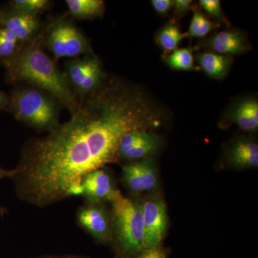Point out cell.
Instances as JSON below:
<instances>
[{
  "label": "cell",
  "instance_id": "cell-28",
  "mask_svg": "<svg viewBox=\"0 0 258 258\" xmlns=\"http://www.w3.org/2000/svg\"><path fill=\"white\" fill-rule=\"evenodd\" d=\"M15 174H16V171L15 169L14 170L8 171L0 167V180L4 179V178H14ZM6 212V209L0 206V215L3 216Z\"/></svg>",
  "mask_w": 258,
  "mask_h": 258
},
{
  "label": "cell",
  "instance_id": "cell-1",
  "mask_svg": "<svg viewBox=\"0 0 258 258\" xmlns=\"http://www.w3.org/2000/svg\"><path fill=\"white\" fill-rule=\"evenodd\" d=\"M153 113L134 88L103 81L79 99L71 119L24 147L15 169L19 196L43 207L82 195L83 178L116 160L122 137L154 123Z\"/></svg>",
  "mask_w": 258,
  "mask_h": 258
},
{
  "label": "cell",
  "instance_id": "cell-25",
  "mask_svg": "<svg viewBox=\"0 0 258 258\" xmlns=\"http://www.w3.org/2000/svg\"><path fill=\"white\" fill-rule=\"evenodd\" d=\"M152 5L154 10L159 15H166L174 5L171 0H153Z\"/></svg>",
  "mask_w": 258,
  "mask_h": 258
},
{
  "label": "cell",
  "instance_id": "cell-27",
  "mask_svg": "<svg viewBox=\"0 0 258 258\" xmlns=\"http://www.w3.org/2000/svg\"><path fill=\"white\" fill-rule=\"evenodd\" d=\"M191 0H175L174 1V6L175 11L179 14L186 13L188 10H189L191 7Z\"/></svg>",
  "mask_w": 258,
  "mask_h": 258
},
{
  "label": "cell",
  "instance_id": "cell-15",
  "mask_svg": "<svg viewBox=\"0 0 258 258\" xmlns=\"http://www.w3.org/2000/svg\"><path fill=\"white\" fill-rule=\"evenodd\" d=\"M230 159L232 164L237 167H257V144L249 141H240L237 142L231 152Z\"/></svg>",
  "mask_w": 258,
  "mask_h": 258
},
{
  "label": "cell",
  "instance_id": "cell-13",
  "mask_svg": "<svg viewBox=\"0 0 258 258\" xmlns=\"http://www.w3.org/2000/svg\"><path fill=\"white\" fill-rule=\"evenodd\" d=\"M99 61L93 54H91L84 58L76 59L67 62L63 74L75 93L88 73Z\"/></svg>",
  "mask_w": 258,
  "mask_h": 258
},
{
  "label": "cell",
  "instance_id": "cell-3",
  "mask_svg": "<svg viewBox=\"0 0 258 258\" xmlns=\"http://www.w3.org/2000/svg\"><path fill=\"white\" fill-rule=\"evenodd\" d=\"M60 102L45 91L29 86L12 93L8 108L15 118L40 130H52L60 124Z\"/></svg>",
  "mask_w": 258,
  "mask_h": 258
},
{
  "label": "cell",
  "instance_id": "cell-24",
  "mask_svg": "<svg viewBox=\"0 0 258 258\" xmlns=\"http://www.w3.org/2000/svg\"><path fill=\"white\" fill-rule=\"evenodd\" d=\"M18 43L6 41L0 38V60L8 58L18 50Z\"/></svg>",
  "mask_w": 258,
  "mask_h": 258
},
{
  "label": "cell",
  "instance_id": "cell-4",
  "mask_svg": "<svg viewBox=\"0 0 258 258\" xmlns=\"http://www.w3.org/2000/svg\"><path fill=\"white\" fill-rule=\"evenodd\" d=\"M111 202L113 226L120 247L129 253L142 252L145 249L142 204L124 198L119 191Z\"/></svg>",
  "mask_w": 258,
  "mask_h": 258
},
{
  "label": "cell",
  "instance_id": "cell-19",
  "mask_svg": "<svg viewBox=\"0 0 258 258\" xmlns=\"http://www.w3.org/2000/svg\"><path fill=\"white\" fill-rule=\"evenodd\" d=\"M166 63L171 69L179 71H191L195 69L192 51L189 48L176 49L171 55L166 56Z\"/></svg>",
  "mask_w": 258,
  "mask_h": 258
},
{
  "label": "cell",
  "instance_id": "cell-9",
  "mask_svg": "<svg viewBox=\"0 0 258 258\" xmlns=\"http://www.w3.org/2000/svg\"><path fill=\"white\" fill-rule=\"evenodd\" d=\"M78 220L83 228L97 240L105 241L109 238L111 223L103 208L94 205L82 208L78 214Z\"/></svg>",
  "mask_w": 258,
  "mask_h": 258
},
{
  "label": "cell",
  "instance_id": "cell-8",
  "mask_svg": "<svg viewBox=\"0 0 258 258\" xmlns=\"http://www.w3.org/2000/svg\"><path fill=\"white\" fill-rule=\"evenodd\" d=\"M83 195L89 203H101L111 201L118 190L115 189L110 176L102 169H97L83 178Z\"/></svg>",
  "mask_w": 258,
  "mask_h": 258
},
{
  "label": "cell",
  "instance_id": "cell-20",
  "mask_svg": "<svg viewBox=\"0 0 258 258\" xmlns=\"http://www.w3.org/2000/svg\"><path fill=\"white\" fill-rule=\"evenodd\" d=\"M216 27V24L210 21L201 12L195 10L186 35L190 37L202 38L207 36Z\"/></svg>",
  "mask_w": 258,
  "mask_h": 258
},
{
  "label": "cell",
  "instance_id": "cell-17",
  "mask_svg": "<svg viewBox=\"0 0 258 258\" xmlns=\"http://www.w3.org/2000/svg\"><path fill=\"white\" fill-rule=\"evenodd\" d=\"M158 142L157 136L150 132L145 139L131 148L123 159L137 160L152 155L157 151Z\"/></svg>",
  "mask_w": 258,
  "mask_h": 258
},
{
  "label": "cell",
  "instance_id": "cell-14",
  "mask_svg": "<svg viewBox=\"0 0 258 258\" xmlns=\"http://www.w3.org/2000/svg\"><path fill=\"white\" fill-rule=\"evenodd\" d=\"M232 120L239 128L246 132L257 130L258 127V103L256 100L241 102L232 115Z\"/></svg>",
  "mask_w": 258,
  "mask_h": 258
},
{
  "label": "cell",
  "instance_id": "cell-6",
  "mask_svg": "<svg viewBox=\"0 0 258 258\" xmlns=\"http://www.w3.org/2000/svg\"><path fill=\"white\" fill-rule=\"evenodd\" d=\"M144 247L157 248L160 245L168 226L165 204L159 198H151L142 204Z\"/></svg>",
  "mask_w": 258,
  "mask_h": 258
},
{
  "label": "cell",
  "instance_id": "cell-5",
  "mask_svg": "<svg viewBox=\"0 0 258 258\" xmlns=\"http://www.w3.org/2000/svg\"><path fill=\"white\" fill-rule=\"evenodd\" d=\"M44 43L57 59L93 54L91 44L72 22L62 18L46 28Z\"/></svg>",
  "mask_w": 258,
  "mask_h": 258
},
{
  "label": "cell",
  "instance_id": "cell-21",
  "mask_svg": "<svg viewBox=\"0 0 258 258\" xmlns=\"http://www.w3.org/2000/svg\"><path fill=\"white\" fill-rule=\"evenodd\" d=\"M50 5L47 0H15L12 3L15 11L33 17L46 11Z\"/></svg>",
  "mask_w": 258,
  "mask_h": 258
},
{
  "label": "cell",
  "instance_id": "cell-11",
  "mask_svg": "<svg viewBox=\"0 0 258 258\" xmlns=\"http://www.w3.org/2000/svg\"><path fill=\"white\" fill-rule=\"evenodd\" d=\"M209 45L215 53L229 56L243 53L249 48L247 38L238 30L217 32L210 39Z\"/></svg>",
  "mask_w": 258,
  "mask_h": 258
},
{
  "label": "cell",
  "instance_id": "cell-10",
  "mask_svg": "<svg viewBox=\"0 0 258 258\" xmlns=\"http://www.w3.org/2000/svg\"><path fill=\"white\" fill-rule=\"evenodd\" d=\"M2 28L13 33L19 42L26 43L35 37L40 28V22L37 17L23 14L19 12H12L10 14L3 15Z\"/></svg>",
  "mask_w": 258,
  "mask_h": 258
},
{
  "label": "cell",
  "instance_id": "cell-30",
  "mask_svg": "<svg viewBox=\"0 0 258 258\" xmlns=\"http://www.w3.org/2000/svg\"><path fill=\"white\" fill-rule=\"evenodd\" d=\"M3 14L0 13V25H2V21H3Z\"/></svg>",
  "mask_w": 258,
  "mask_h": 258
},
{
  "label": "cell",
  "instance_id": "cell-29",
  "mask_svg": "<svg viewBox=\"0 0 258 258\" xmlns=\"http://www.w3.org/2000/svg\"><path fill=\"white\" fill-rule=\"evenodd\" d=\"M8 103H9V98H8V96L5 93L0 91V108L8 106Z\"/></svg>",
  "mask_w": 258,
  "mask_h": 258
},
{
  "label": "cell",
  "instance_id": "cell-2",
  "mask_svg": "<svg viewBox=\"0 0 258 258\" xmlns=\"http://www.w3.org/2000/svg\"><path fill=\"white\" fill-rule=\"evenodd\" d=\"M45 32L46 29L38 32L13 55L3 60V64L12 82L27 83L45 91L72 114L79 106V98L63 73L42 50Z\"/></svg>",
  "mask_w": 258,
  "mask_h": 258
},
{
  "label": "cell",
  "instance_id": "cell-12",
  "mask_svg": "<svg viewBox=\"0 0 258 258\" xmlns=\"http://www.w3.org/2000/svg\"><path fill=\"white\" fill-rule=\"evenodd\" d=\"M200 67L210 78L222 79L227 75L232 64V57L215 52H203L197 56Z\"/></svg>",
  "mask_w": 258,
  "mask_h": 258
},
{
  "label": "cell",
  "instance_id": "cell-7",
  "mask_svg": "<svg viewBox=\"0 0 258 258\" xmlns=\"http://www.w3.org/2000/svg\"><path fill=\"white\" fill-rule=\"evenodd\" d=\"M123 178L127 187L136 192L154 189L158 181L157 171L149 159L123 166Z\"/></svg>",
  "mask_w": 258,
  "mask_h": 258
},
{
  "label": "cell",
  "instance_id": "cell-23",
  "mask_svg": "<svg viewBox=\"0 0 258 258\" xmlns=\"http://www.w3.org/2000/svg\"><path fill=\"white\" fill-rule=\"evenodd\" d=\"M200 5L203 10L213 18L217 19L220 21L227 23L225 16L222 13L221 5L219 0H200Z\"/></svg>",
  "mask_w": 258,
  "mask_h": 258
},
{
  "label": "cell",
  "instance_id": "cell-26",
  "mask_svg": "<svg viewBox=\"0 0 258 258\" xmlns=\"http://www.w3.org/2000/svg\"><path fill=\"white\" fill-rule=\"evenodd\" d=\"M142 252L137 258H166L165 252L159 247L144 249Z\"/></svg>",
  "mask_w": 258,
  "mask_h": 258
},
{
  "label": "cell",
  "instance_id": "cell-16",
  "mask_svg": "<svg viewBox=\"0 0 258 258\" xmlns=\"http://www.w3.org/2000/svg\"><path fill=\"white\" fill-rule=\"evenodd\" d=\"M66 4L70 14L79 20L98 18L105 9L102 0H66Z\"/></svg>",
  "mask_w": 258,
  "mask_h": 258
},
{
  "label": "cell",
  "instance_id": "cell-18",
  "mask_svg": "<svg viewBox=\"0 0 258 258\" xmlns=\"http://www.w3.org/2000/svg\"><path fill=\"white\" fill-rule=\"evenodd\" d=\"M179 27L175 24H169L164 27L158 34L157 41L162 49L167 52L177 49L180 42L184 38Z\"/></svg>",
  "mask_w": 258,
  "mask_h": 258
},
{
  "label": "cell",
  "instance_id": "cell-22",
  "mask_svg": "<svg viewBox=\"0 0 258 258\" xmlns=\"http://www.w3.org/2000/svg\"><path fill=\"white\" fill-rule=\"evenodd\" d=\"M149 133L150 132H147L145 129H138L125 134L118 144V157H124L131 148L145 139Z\"/></svg>",
  "mask_w": 258,
  "mask_h": 258
}]
</instances>
